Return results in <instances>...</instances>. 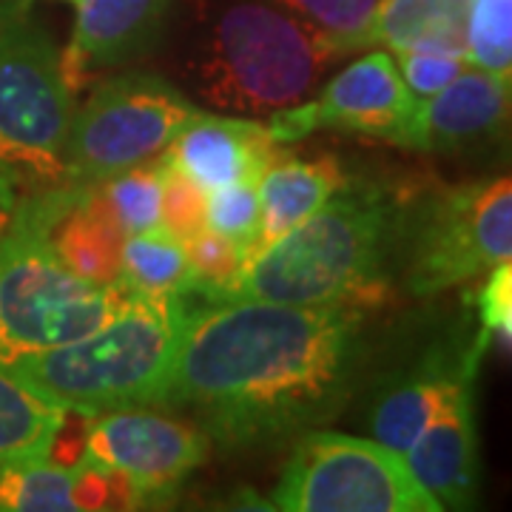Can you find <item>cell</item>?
<instances>
[{
  "instance_id": "5bb4252c",
  "label": "cell",
  "mask_w": 512,
  "mask_h": 512,
  "mask_svg": "<svg viewBox=\"0 0 512 512\" xmlns=\"http://www.w3.org/2000/svg\"><path fill=\"white\" fill-rule=\"evenodd\" d=\"M276 151L265 123L197 111L163 157L208 194L234 183L259 185Z\"/></svg>"
},
{
  "instance_id": "83f0119b",
  "label": "cell",
  "mask_w": 512,
  "mask_h": 512,
  "mask_svg": "<svg viewBox=\"0 0 512 512\" xmlns=\"http://www.w3.org/2000/svg\"><path fill=\"white\" fill-rule=\"evenodd\" d=\"M157 168H160V228L185 242L205 228L208 194L191 177H185L180 168L168 163L163 154L157 157Z\"/></svg>"
},
{
  "instance_id": "7a4b0ae2",
  "label": "cell",
  "mask_w": 512,
  "mask_h": 512,
  "mask_svg": "<svg viewBox=\"0 0 512 512\" xmlns=\"http://www.w3.org/2000/svg\"><path fill=\"white\" fill-rule=\"evenodd\" d=\"M402 217L393 188L345 180L299 228L254 256L222 299L384 305L399 274Z\"/></svg>"
},
{
  "instance_id": "6da1fadb",
  "label": "cell",
  "mask_w": 512,
  "mask_h": 512,
  "mask_svg": "<svg viewBox=\"0 0 512 512\" xmlns=\"http://www.w3.org/2000/svg\"><path fill=\"white\" fill-rule=\"evenodd\" d=\"M180 348L157 407L222 450H259L333 421L365 373L367 308L185 291Z\"/></svg>"
},
{
  "instance_id": "603a6c76",
  "label": "cell",
  "mask_w": 512,
  "mask_h": 512,
  "mask_svg": "<svg viewBox=\"0 0 512 512\" xmlns=\"http://www.w3.org/2000/svg\"><path fill=\"white\" fill-rule=\"evenodd\" d=\"M274 3L299 20H305L316 32H322L342 57L376 43L373 32H376L382 0H274Z\"/></svg>"
},
{
  "instance_id": "4dcf8cb0",
  "label": "cell",
  "mask_w": 512,
  "mask_h": 512,
  "mask_svg": "<svg viewBox=\"0 0 512 512\" xmlns=\"http://www.w3.org/2000/svg\"><path fill=\"white\" fill-rule=\"evenodd\" d=\"M18 194L9 188L6 183H0V237L9 231V225L15 220V211H18Z\"/></svg>"
},
{
  "instance_id": "d6a6232c",
  "label": "cell",
  "mask_w": 512,
  "mask_h": 512,
  "mask_svg": "<svg viewBox=\"0 0 512 512\" xmlns=\"http://www.w3.org/2000/svg\"><path fill=\"white\" fill-rule=\"evenodd\" d=\"M74 3H80V0H74Z\"/></svg>"
},
{
  "instance_id": "9c48e42d",
  "label": "cell",
  "mask_w": 512,
  "mask_h": 512,
  "mask_svg": "<svg viewBox=\"0 0 512 512\" xmlns=\"http://www.w3.org/2000/svg\"><path fill=\"white\" fill-rule=\"evenodd\" d=\"M194 114V103L157 74L126 72L103 80L74 109L66 185H103L128 168L154 163Z\"/></svg>"
},
{
  "instance_id": "ba28073f",
  "label": "cell",
  "mask_w": 512,
  "mask_h": 512,
  "mask_svg": "<svg viewBox=\"0 0 512 512\" xmlns=\"http://www.w3.org/2000/svg\"><path fill=\"white\" fill-rule=\"evenodd\" d=\"M271 507L282 512H439L402 453L376 439L308 430L293 450Z\"/></svg>"
},
{
  "instance_id": "7402d4cb",
  "label": "cell",
  "mask_w": 512,
  "mask_h": 512,
  "mask_svg": "<svg viewBox=\"0 0 512 512\" xmlns=\"http://www.w3.org/2000/svg\"><path fill=\"white\" fill-rule=\"evenodd\" d=\"M188 259L180 239L163 228L128 234L123 242L120 282L140 299H168L188 282Z\"/></svg>"
},
{
  "instance_id": "f546056e",
  "label": "cell",
  "mask_w": 512,
  "mask_h": 512,
  "mask_svg": "<svg viewBox=\"0 0 512 512\" xmlns=\"http://www.w3.org/2000/svg\"><path fill=\"white\" fill-rule=\"evenodd\" d=\"M478 319L484 333H493L495 339L510 348L512 339V265L498 262L487 271L484 285L478 288Z\"/></svg>"
},
{
  "instance_id": "8fae6325",
  "label": "cell",
  "mask_w": 512,
  "mask_h": 512,
  "mask_svg": "<svg viewBox=\"0 0 512 512\" xmlns=\"http://www.w3.org/2000/svg\"><path fill=\"white\" fill-rule=\"evenodd\" d=\"M416 106L419 97L407 89L396 60L373 52L336 74L319 100L274 111L265 128L276 146L305 140L313 131H345L404 146Z\"/></svg>"
},
{
  "instance_id": "30bf717a",
  "label": "cell",
  "mask_w": 512,
  "mask_h": 512,
  "mask_svg": "<svg viewBox=\"0 0 512 512\" xmlns=\"http://www.w3.org/2000/svg\"><path fill=\"white\" fill-rule=\"evenodd\" d=\"M211 441L197 424L123 407L86 416L83 461L117 470L134 487L140 507H165L174 501L191 473L208 458Z\"/></svg>"
},
{
  "instance_id": "3957f363",
  "label": "cell",
  "mask_w": 512,
  "mask_h": 512,
  "mask_svg": "<svg viewBox=\"0 0 512 512\" xmlns=\"http://www.w3.org/2000/svg\"><path fill=\"white\" fill-rule=\"evenodd\" d=\"M83 185H57L20 197L15 220L0 237V370L89 336L128 308L123 282L94 285L72 274L49 239Z\"/></svg>"
},
{
  "instance_id": "277c9868",
  "label": "cell",
  "mask_w": 512,
  "mask_h": 512,
  "mask_svg": "<svg viewBox=\"0 0 512 512\" xmlns=\"http://www.w3.org/2000/svg\"><path fill=\"white\" fill-rule=\"evenodd\" d=\"M185 319L188 299L183 291L168 299L134 296L100 330L35 353L3 373L37 396L86 416L123 407H157Z\"/></svg>"
},
{
  "instance_id": "4316f807",
  "label": "cell",
  "mask_w": 512,
  "mask_h": 512,
  "mask_svg": "<svg viewBox=\"0 0 512 512\" xmlns=\"http://www.w3.org/2000/svg\"><path fill=\"white\" fill-rule=\"evenodd\" d=\"M205 228L217 231L237 245L245 262L259 231V191L254 183H234L208 191L205 197Z\"/></svg>"
},
{
  "instance_id": "5b68a950",
  "label": "cell",
  "mask_w": 512,
  "mask_h": 512,
  "mask_svg": "<svg viewBox=\"0 0 512 512\" xmlns=\"http://www.w3.org/2000/svg\"><path fill=\"white\" fill-rule=\"evenodd\" d=\"M339 57L328 37L291 12L237 3L214 23L194 77L217 109L274 114L308 97Z\"/></svg>"
},
{
  "instance_id": "2e32d148",
  "label": "cell",
  "mask_w": 512,
  "mask_h": 512,
  "mask_svg": "<svg viewBox=\"0 0 512 512\" xmlns=\"http://www.w3.org/2000/svg\"><path fill=\"white\" fill-rule=\"evenodd\" d=\"M410 473L441 504V510H470L478 487V441L473 393L461 396L430 421L404 453Z\"/></svg>"
},
{
  "instance_id": "9a60e30c",
  "label": "cell",
  "mask_w": 512,
  "mask_h": 512,
  "mask_svg": "<svg viewBox=\"0 0 512 512\" xmlns=\"http://www.w3.org/2000/svg\"><path fill=\"white\" fill-rule=\"evenodd\" d=\"M490 333H478L473 348L458 353L453 365H424L416 373H407L399 382H390L376 402L370 404V433L384 447L407 453V447L419 439L421 430L441 416L450 404L473 393L478 359Z\"/></svg>"
},
{
  "instance_id": "ac0fdd59",
  "label": "cell",
  "mask_w": 512,
  "mask_h": 512,
  "mask_svg": "<svg viewBox=\"0 0 512 512\" xmlns=\"http://www.w3.org/2000/svg\"><path fill=\"white\" fill-rule=\"evenodd\" d=\"M49 239L63 265L86 282H120L126 231L114 217L100 185H83L77 200L49 222Z\"/></svg>"
},
{
  "instance_id": "7c38bea8",
  "label": "cell",
  "mask_w": 512,
  "mask_h": 512,
  "mask_svg": "<svg viewBox=\"0 0 512 512\" xmlns=\"http://www.w3.org/2000/svg\"><path fill=\"white\" fill-rule=\"evenodd\" d=\"M510 123V74L461 69L441 92L421 97L402 148L461 154L498 143Z\"/></svg>"
},
{
  "instance_id": "e0dca14e",
  "label": "cell",
  "mask_w": 512,
  "mask_h": 512,
  "mask_svg": "<svg viewBox=\"0 0 512 512\" xmlns=\"http://www.w3.org/2000/svg\"><path fill=\"white\" fill-rule=\"evenodd\" d=\"M345 180L348 177L336 157L299 160L293 154L276 151V157L256 185L259 231H256L248 262L262 251H268L274 242L288 237L293 228H299Z\"/></svg>"
},
{
  "instance_id": "4fadbf2b",
  "label": "cell",
  "mask_w": 512,
  "mask_h": 512,
  "mask_svg": "<svg viewBox=\"0 0 512 512\" xmlns=\"http://www.w3.org/2000/svg\"><path fill=\"white\" fill-rule=\"evenodd\" d=\"M174 0H80L72 46L60 55L66 86L74 94L97 74L146 57L165 29Z\"/></svg>"
},
{
  "instance_id": "8992f818",
  "label": "cell",
  "mask_w": 512,
  "mask_h": 512,
  "mask_svg": "<svg viewBox=\"0 0 512 512\" xmlns=\"http://www.w3.org/2000/svg\"><path fill=\"white\" fill-rule=\"evenodd\" d=\"M74 92L52 37L18 9L0 18V183L18 197L66 185Z\"/></svg>"
},
{
  "instance_id": "1f68e13d",
  "label": "cell",
  "mask_w": 512,
  "mask_h": 512,
  "mask_svg": "<svg viewBox=\"0 0 512 512\" xmlns=\"http://www.w3.org/2000/svg\"><path fill=\"white\" fill-rule=\"evenodd\" d=\"M9 12H15V9L9 6V0H0V18H6Z\"/></svg>"
},
{
  "instance_id": "484cf974",
  "label": "cell",
  "mask_w": 512,
  "mask_h": 512,
  "mask_svg": "<svg viewBox=\"0 0 512 512\" xmlns=\"http://www.w3.org/2000/svg\"><path fill=\"white\" fill-rule=\"evenodd\" d=\"M100 191L111 205L114 217L123 225L126 237L160 228V168H157V160L111 177L100 185Z\"/></svg>"
},
{
  "instance_id": "d4e9b609",
  "label": "cell",
  "mask_w": 512,
  "mask_h": 512,
  "mask_svg": "<svg viewBox=\"0 0 512 512\" xmlns=\"http://www.w3.org/2000/svg\"><path fill=\"white\" fill-rule=\"evenodd\" d=\"M183 248L188 271H191L183 288L200 293L202 299H214V302L222 299L242 274V265H245L242 251L231 239H225L211 228H202L194 237L185 239Z\"/></svg>"
},
{
  "instance_id": "f1b7e54d",
  "label": "cell",
  "mask_w": 512,
  "mask_h": 512,
  "mask_svg": "<svg viewBox=\"0 0 512 512\" xmlns=\"http://www.w3.org/2000/svg\"><path fill=\"white\" fill-rule=\"evenodd\" d=\"M396 66L410 92L416 97H430L441 92L467 66V60L433 49H402L396 52Z\"/></svg>"
},
{
  "instance_id": "d6986e66",
  "label": "cell",
  "mask_w": 512,
  "mask_h": 512,
  "mask_svg": "<svg viewBox=\"0 0 512 512\" xmlns=\"http://www.w3.org/2000/svg\"><path fill=\"white\" fill-rule=\"evenodd\" d=\"M470 0H382L373 40L402 49H433L464 57Z\"/></svg>"
},
{
  "instance_id": "44dd1931",
  "label": "cell",
  "mask_w": 512,
  "mask_h": 512,
  "mask_svg": "<svg viewBox=\"0 0 512 512\" xmlns=\"http://www.w3.org/2000/svg\"><path fill=\"white\" fill-rule=\"evenodd\" d=\"M66 407L49 402L0 370V464L49 456Z\"/></svg>"
},
{
  "instance_id": "ffe728a7",
  "label": "cell",
  "mask_w": 512,
  "mask_h": 512,
  "mask_svg": "<svg viewBox=\"0 0 512 512\" xmlns=\"http://www.w3.org/2000/svg\"><path fill=\"white\" fill-rule=\"evenodd\" d=\"M0 512H83L80 464L63 467L49 456L3 461Z\"/></svg>"
},
{
  "instance_id": "52a82bcc",
  "label": "cell",
  "mask_w": 512,
  "mask_h": 512,
  "mask_svg": "<svg viewBox=\"0 0 512 512\" xmlns=\"http://www.w3.org/2000/svg\"><path fill=\"white\" fill-rule=\"evenodd\" d=\"M512 256L510 177L444 188L404 202L399 274L413 296H436Z\"/></svg>"
},
{
  "instance_id": "cb8c5ba5",
  "label": "cell",
  "mask_w": 512,
  "mask_h": 512,
  "mask_svg": "<svg viewBox=\"0 0 512 512\" xmlns=\"http://www.w3.org/2000/svg\"><path fill=\"white\" fill-rule=\"evenodd\" d=\"M464 60L484 72L510 74L512 0H470L464 23Z\"/></svg>"
}]
</instances>
